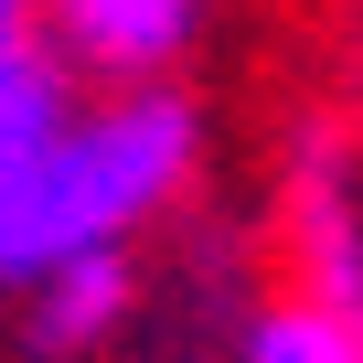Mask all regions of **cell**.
Listing matches in <instances>:
<instances>
[{
    "label": "cell",
    "instance_id": "obj_5",
    "mask_svg": "<svg viewBox=\"0 0 363 363\" xmlns=\"http://www.w3.org/2000/svg\"><path fill=\"white\" fill-rule=\"evenodd\" d=\"M225 352H246V363H363V320H342V310L278 289V299L235 310V342H225Z\"/></svg>",
    "mask_w": 363,
    "mask_h": 363
},
{
    "label": "cell",
    "instance_id": "obj_6",
    "mask_svg": "<svg viewBox=\"0 0 363 363\" xmlns=\"http://www.w3.org/2000/svg\"><path fill=\"white\" fill-rule=\"evenodd\" d=\"M33 33H43V0H0V54L33 43Z\"/></svg>",
    "mask_w": 363,
    "mask_h": 363
},
{
    "label": "cell",
    "instance_id": "obj_4",
    "mask_svg": "<svg viewBox=\"0 0 363 363\" xmlns=\"http://www.w3.org/2000/svg\"><path fill=\"white\" fill-rule=\"evenodd\" d=\"M128 320H139V246H86V257H65V267H43L22 299H11V352H33V363H86V352H107V342H128Z\"/></svg>",
    "mask_w": 363,
    "mask_h": 363
},
{
    "label": "cell",
    "instance_id": "obj_2",
    "mask_svg": "<svg viewBox=\"0 0 363 363\" xmlns=\"http://www.w3.org/2000/svg\"><path fill=\"white\" fill-rule=\"evenodd\" d=\"M278 257H289V289L363 320V160L331 139V128H299L289 139V171H278Z\"/></svg>",
    "mask_w": 363,
    "mask_h": 363
},
{
    "label": "cell",
    "instance_id": "obj_3",
    "mask_svg": "<svg viewBox=\"0 0 363 363\" xmlns=\"http://www.w3.org/2000/svg\"><path fill=\"white\" fill-rule=\"evenodd\" d=\"M43 33L75 54L86 86H160L203 54L214 0H43Z\"/></svg>",
    "mask_w": 363,
    "mask_h": 363
},
{
    "label": "cell",
    "instance_id": "obj_1",
    "mask_svg": "<svg viewBox=\"0 0 363 363\" xmlns=\"http://www.w3.org/2000/svg\"><path fill=\"white\" fill-rule=\"evenodd\" d=\"M203 171V107L160 86H96L33 160L0 171V310L86 246H139Z\"/></svg>",
    "mask_w": 363,
    "mask_h": 363
}]
</instances>
